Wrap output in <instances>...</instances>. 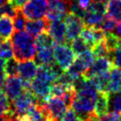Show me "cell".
<instances>
[{
  "instance_id": "74e56055",
  "label": "cell",
  "mask_w": 121,
  "mask_h": 121,
  "mask_svg": "<svg viewBox=\"0 0 121 121\" xmlns=\"http://www.w3.org/2000/svg\"><path fill=\"white\" fill-rule=\"evenodd\" d=\"M4 63H5V60L0 58V75L5 73V71H4Z\"/></svg>"
},
{
  "instance_id": "f546056e",
  "label": "cell",
  "mask_w": 121,
  "mask_h": 121,
  "mask_svg": "<svg viewBox=\"0 0 121 121\" xmlns=\"http://www.w3.org/2000/svg\"><path fill=\"white\" fill-rule=\"evenodd\" d=\"M91 50L95 54V58H99V57H107L108 58L109 53H110V50L107 48L103 40L95 44Z\"/></svg>"
},
{
  "instance_id": "8d00e7d4",
  "label": "cell",
  "mask_w": 121,
  "mask_h": 121,
  "mask_svg": "<svg viewBox=\"0 0 121 121\" xmlns=\"http://www.w3.org/2000/svg\"><path fill=\"white\" fill-rule=\"evenodd\" d=\"M92 1H93V0H78V3H79L80 6L86 10L87 8V6L91 4Z\"/></svg>"
},
{
  "instance_id": "836d02e7",
  "label": "cell",
  "mask_w": 121,
  "mask_h": 121,
  "mask_svg": "<svg viewBox=\"0 0 121 121\" xmlns=\"http://www.w3.org/2000/svg\"><path fill=\"white\" fill-rule=\"evenodd\" d=\"M98 121H119V114L108 112L99 117Z\"/></svg>"
},
{
  "instance_id": "7402d4cb",
  "label": "cell",
  "mask_w": 121,
  "mask_h": 121,
  "mask_svg": "<svg viewBox=\"0 0 121 121\" xmlns=\"http://www.w3.org/2000/svg\"><path fill=\"white\" fill-rule=\"evenodd\" d=\"M108 112L121 113V91L108 93Z\"/></svg>"
},
{
  "instance_id": "9c48e42d",
  "label": "cell",
  "mask_w": 121,
  "mask_h": 121,
  "mask_svg": "<svg viewBox=\"0 0 121 121\" xmlns=\"http://www.w3.org/2000/svg\"><path fill=\"white\" fill-rule=\"evenodd\" d=\"M3 90L5 93V95H7L9 100L11 102L13 101L24 90L22 79L18 76H7Z\"/></svg>"
},
{
  "instance_id": "ab89813d",
  "label": "cell",
  "mask_w": 121,
  "mask_h": 121,
  "mask_svg": "<svg viewBox=\"0 0 121 121\" xmlns=\"http://www.w3.org/2000/svg\"><path fill=\"white\" fill-rule=\"evenodd\" d=\"M8 0H0V5H2V4H4V3H6Z\"/></svg>"
},
{
  "instance_id": "1f68e13d",
  "label": "cell",
  "mask_w": 121,
  "mask_h": 121,
  "mask_svg": "<svg viewBox=\"0 0 121 121\" xmlns=\"http://www.w3.org/2000/svg\"><path fill=\"white\" fill-rule=\"evenodd\" d=\"M116 25H117V22L114 20L105 15L98 28L103 30L104 32H113L116 28Z\"/></svg>"
},
{
  "instance_id": "cb8c5ba5",
  "label": "cell",
  "mask_w": 121,
  "mask_h": 121,
  "mask_svg": "<svg viewBox=\"0 0 121 121\" xmlns=\"http://www.w3.org/2000/svg\"><path fill=\"white\" fill-rule=\"evenodd\" d=\"M69 46L71 47V49L73 50V52L75 53V54H80V53L86 52V50L91 49V47L87 45V43L83 38H76L75 39H73L72 41L69 43Z\"/></svg>"
},
{
  "instance_id": "8fae6325",
  "label": "cell",
  "mask_w": 121,
  "mask_h": 121,
  "mask_svg": "<svg viewBox=\"0 0 121 121\" xmlns=\"http://www.w3.org/2000/svg\"><path fill=\"white\" fill-rule=\"evenodd\" d=\"M113 67V64L107 57H99L97 60H95V61L92 63L89 69L86 70V72L84 74V76L89 78L91 77H94L95 75H99L104 72L110 71L111 68Z\"/></svg>"
},
{
  "instance_id": "ba28073f",
  "label": "cell",
  "mask_w": 121,
  "mask_h": 121,
  "mask_svg": "<svg viewBox=\"0 0 121 121\" xmlns=\"http://www.w3.org/2000/svg\"><path fill=\"white\" fill-rule=\"evenodd\" d=\"M69 0H53L50 2L46 12V18L51 21L62 20L69 13Z\"/></svg>"
},
{
  "instance_id": "6da1fadb",
  "label": "cell",
  "mask_w": 121,
  "mask_h": 121,
  "mask_svg": "<svg viewBox=\"0 0 121 121\" xmlns=\"http://www.w3.org/2000/svg\"><path fill=\"white\" fill-rule=\"evenodd\" d=\"M97 92V89L91 83L89 78L87 84L82 89L76 92L71 108L75 110L80 121L98 120V117L96 116L95 111Z\"/></svg>"
},
{
  "instance_id": "7c38bea8",
  "label": "cell",
  "mask_w": 121,
  "mask_h": 121,
  "mask_svg": "<svg viewBox=\"0 0 121 121\" xmlns=\"http://www.w3.org/2000/svg\"><path fill=\"white\" fill-rule=\"evenodd\" d=\"M80 37L86 42L87 45H89L92 49V47L95 44L104 40L105 32L99 28L85 26L81 34H80Z\"/></svg>"
},
{
  "instance_id": "603a6c76",
  "label": "cell",
  "mask_w": 121,
  "mask_h": 121,
  "mask_svg": "<svg viewBox=\"0 0 121 121\" xmlns=\"http://www.w3.org/2000/svg\"><path fill=\"white\" fill-rule=\"evenodd\" d=\"M35 43L37 46V50L41 48H46V47H53L55 45V42L52 38V36L48 33V31H44L36 37Z\"/></svg>"
},
{
  "instance_id": "d6a6232c",
  "label": "cell",
  "mask_w": 121,
  "mask_h": 121,
  "mask_svg": "<svg viewBox=\"0 0 121 121\" xmlns=\"http://www.w3.org/2000/svg\"><path fill=\"white\" fill-rule=\"evenodd\" d=\"M60 121H80L78 116L77 115L75 110L73 109H69L63 114V116L60 118Z\"/></svg>"
},
{
  "instance_id": "4316f807",
  "label": "cell",
  "mask_w": 121,
  "mask_h": 121,
  "mask_svg": "<svg viewBox=\"0 0 121 121\" xmlns=\"http://www.w3.org/2000/svg\"><path fill=\"white\" fill-rule=\"evenodd\" d=\"M0 58L4 60L13 58V50L12 43L8 39L3 40V42L0 44Z\"/></svg>"
},
{
  "instance_id": "60d3db41",
  "label": "cell",
  "mask_w": 121,
  "mask_h": 121,
  "mask_svg": "<svg viewBox=\"0 0 121 121\" xmlns=\"http://www.w3.org/2000/svg\"><path fill=\"white\" fill-rule=\"evenodd\" d=\"M98 1H102V2H105V3H107V1H110V0H98Z\"/></svg>"
},
{
  "instance_id": "3957f363",
  "label": "cell",
  "mask_w": 121,
  "mask_h": 121,
  "mask_svg": "<svg viewBox=\"0 0 121 121\" xmlns=\"http://www.w3.org/2000/svg\"><path fill=\"white\" fill-rule=\"evenodd\" d=\"M38 103V100L33 95V93L30 90L24 89L22 93L17 98L11 102L12 111L9 115H12V114L18 115V116L25 115L30 111V110L33 106Z\"/></svg>"
},
{
  "instance_id": "44dd1931",
  "label": "cell",
  "mask_w": 121,
  "mask_h": 121,
  "mask_svg": "<svg viewBox=\"0 0 121 121\" xmlns=\"http://www.w3.org/2000/svg\"><path fill=\"white\" fill-rule=\"evenodd\" d=\"M89 80L94 85V86L97 89V91L107 92V87L110 81V71L91 77L89 78Z\"/></svg>"
},
{
  "instance_id": "9a60e30c",
  "label": "cell",
  "mask_w": 121,
  "mask_h": 121,
  "mask_svg": "<svg viewBox=\"0 0 121 121\" xmlns=\"http://www.w3.org/2000/svg\"><path fill=\"white\" fill-rule=\"evenodd\" d=\"M36 63L39 65H52L55 62L53 55V47H46L37 50L35 56Z\"/></svg>"
},
{
  "instance_id": "ac0fdd59",
  "label": "cell",
  "mask_w": 121,
  "mask_h": 121,
  "mask_svg": "<svg viewBox=\"0 0 121 121\" xmlns=\"http://www.w3.org/2000/svg\"><path fill=\"white\" fill-rule=\"evenodd\" d=\"M95 111L98 117L108 113V93L107 92H103V91L97 92Z\"/></svg>"
},
{
  "instance_id": "484cf974",
  "label": "cell",
  "mask_w": 121,
  "mask_h": 121,
  "mask_svg": "<svg viewBox=\"0 0 121 121\" xmlns=\"http://www.w3.org/2000/svg\"><path fill=\"white\" fill-rule=\"evenodd\" d=\"M12 111L11 101L5 95L3 89L0 88V116L9 115Z\"/></svg>"
},
{
  "instance_id": "5bb4252c",
  "label": "cell",
  "mask_w": 121,
  "mask_h": 121,
  "mask_svg": "<svg viewBox=\"0 0 121 121\" xmlns=\"http://www.w3.org/2000/svg\"><path fill=\"white\" fill-rule=\"evenodd\" d=\"M38 66L33 60H28L20 61L19 63V75L22 79L31 82L34 79L37 73Z\"/></svg>"
},
{
  "instance_id": "e0dca14e",
  "label": "cell",
  "mask_w": 121,
  "mask_h": 121,
  "mask_svg": "<svg viewBox=\"0 0 121 121\" xmlns=\"http://www.w3.org/2000/svg\"><path fill=\"white\" fill-rule=\"evenodd\" d=\"M14 26L11 16L1 15L0 16V37L4 40L9 39L13 34Z\"/></svg>"
},
{
  "instance_id": "d6986e66",
  "label": "cell",
  "mask_w": 121,
  "mask_h": 121,
  "mask_svg": "<svg viewBox=\"0 0 121 121\" xmlns=\"http://www.w3.org/2000/svg\"><path fill=\"white\" fill-rule=\"evenodd\" d=\"M106 15L116 22H121V0H110L106 5Z\"/></svg>"
},
{
  "instance_id": "5b68a950",
  "label": "cell",
  "mask_w": 121,
  "mask_h": 121,
  "mask_svg": "<svg viewBox=\"0 0 121 121\" xmlns=\"http://www.w3.org/2000/svg\"><path fill=\"white\" fill-rule=\"evenodd\" d=\"M48 9L46 0H29L22 7L27 19L38 20L44 18Z\"/></svg>"
},
{
  "instance_id": "f1b7e54d",
  "label": "cell",
  "mask_w": 121,
  "mask_h": 121,
  "mask_svg": "<svg viewBox=\"0 0 121 121\" xmlns=\"http://www.w3.org/2000/svg\"><path fill=\"white\" fill-rule=\"evenodd\" d=\"M4 71L6 76H18L19 75V64L16 59L11 58L6 60L4 63Z\"/></svg>"
},
{
  "instance_id": "4dcf8cb0",
  "label": "cell",
  "mask_w": 121,
  "mask_h": 121,
  "mask_svg": "<svg viewBox=\"0 0 121 121\" xmlns=\"http://www.w3.org/2000/svg\"><path fill=\"white\" fill-rule=\"evenodd\" d=\"M108 58L111 61L113 66L121 68V44L114 50L110 51Z\"/></svg>"
},
{
  "instance_id": "2e32d148",
  "label": "cell",
  "mask_w": 121,
  "mask_h": 121,
  "mask_svg": "<svg viewBox=\"0 0 121 121\" xmlns=\"http://www.w3.org/2000/svg\"><path fill=\"white\" fill-rule=\"evenodd\" d=\"M121 91V68L113 66L110 72V81L107 93H116Z\"/></svg>"
},
{
  "instance_id": "8992f818",
  "label": "cell",
  "mask_w": 121,
  "mask_h": 121,
  "mask_svg": "<svg viewBox=\"0 0 121 121\" xmlns=\"http://www.w3.org/2000/svg\"><path fill=\"white\" fill-rule=\"evenodd\" d=\"M63 20L66 24V38L69 45L70 41L81 34L82 30L85 28V24L81 18L72 13H68V14L65 16Z\"/></svg>"
},
{
  "instance_id": "7a4b0ae2",
  "label": "cell",
  "mask_w": 121,
  "mask_h": 121,
  "mask_svg": "<svg viewBox=\"0 0 121 121\" xmlns=\"http://www.w3.org/2000/svg\"><path fill=\"white\" fill-rule=\"evenodd\" d=\"M13 56L18 61L33 60L37 53L35 39L27 32L16 31L12 35Z\"/></svg>"
},
{
  "instance_id": "b9f144b4",
  "label": "cell",
  "mask_w": 121,
  "mask_h": 121,
  "mask_svg": "<svg viewBox=\"0 0 121 121\" xmlns=\"http://www.w3.org/2000/svg\"><path fill=\"white\" fill-rule=\"evenodd\" d=\"M3 40H4V39H3V38H2L1 37H0V44H1L2 42H3Z\"/></svg>"
},
{
  "instance_id": "d4e9b609",
  "label": "cell",
  "mask_w": 121,
  "mask_h": 121,
  "mask_svg": "<svg viewBox=\"0 0 121 121\" xmlns=\"http://www.w3.org/2000/svg\"><path fill=\"white\" fill-rule=\"evenodd\" d=\"M13 26L16 31H23L25 30V26L27 23V18L22 11V8H17L14 17L13 18Z\"/></svg>"
},
{
  "instance_id": "4fadbf2b",
  "label": "cell",
  "mask_w": 121,
  "mask_h": 121,
  "mask_svg": "<svg viewBox=\"0 0 121 121\" xmlns=\"http://www.w3.org/2000/svg\"><path fill=\"white\" fill-rule=\"evenodd\" d=\"M49 23L50 21L47 20L46 17L38 20H30L29 22H27L25 30L27 33H29L33 38H36L42 32L47 31Z\"/></svg>"
},
{
  "instance_id": "f35d334b",
  "label": "cell",
  "mask_w": 121,
  "mask_h": 121,
  "mask_svg": "<svg viewBox=\"0 0 121 121\" xmlns=\"http://www.w3.org/2000/svg\"><path fill=\"white\" fill-rule=\"evenodd\" d=\"M0 121H12L10 116H0Z\"/></svg>"
},
{
  "instance_id": "ee69618b",
  "label": "cell",
  "mask_w": 121,
  "mask_h": 121,
  "mask_svg": "<svg viewBox=\"0 0 121 121\" xmlns=\"http://www.w3.org/2000/svg\"><path fill=\"white\" fill-rule=\"evenodd\" d=\"M46 1H49V2H51V1H53V0H46Z\"/></svg>"
},
{
  "instance_id": "7bdbcfd3",
  "label": "cell",
  "mask_w": 121,
  "mask_h": 121,
  "mask_svg": "<svg viewBox=\"0 0 121 121\" xmlns=\"http://www.w3.org/2000/svg\"><path fill=\"white\" fill-rule=\"evenodd\" d=\"M119 121H121V113H120V116H119Z\"/></svg>"
},
{
  "instance_id": "ffe728a7",
  "label": "cell",
  "mask_w": 121,
  "mask_h": 121,
  "mask_svg": "<svg viewBox=\"0 0 121 121\" xmlns=\"http://www.w3.org/2000/svg\"><path fill=\"white\" fill-rule=\"evenodd\" d=\"M104 16H105V14H102L100 13L86 10L85 14L82 18V21H83L85 26L98 28L99 25L102 22V21L104 18Z\"/></svg>"
},
{
  "instance_id": "83f0119b",
  "label": "cell",
  "mask_w": 121,
  "mask_h": 121,
  "mask_svg": "<svg viewBox=\"0 0 121 121\" xmlns=\"http://www.w3.org/2000/svg\"><path fill=\"white\" fill-rule=\"evenodd\" d=\"M103 41L105 43L107 48L110 51L114 50L121 44V39L117 38L113 32H105V38Z\"/></svg>"
},
{
  "instance_id": "e575fe53",
  "label": "cell",
  "mask_w": 121,
  "mask_h": 121,
  "mask_svg": "<svg viewBox=\"0 0 121 121\" xmlns=\"http://www.w3.org/2000/svg\"><path fill=\"white\" fill-rule=\"evenodd\" d=\"M8 1H9L14 7L22 8L29 0H8Z\"/></svg>"
},
{
  "instance_id": "d590c367",
  "label": "cell",
  "mask_w": 121,
  "mask_h": 121,
  "mask_svg": "<svg viewBox=\"0 0 121 121\" xmlns=\"http://www.w3.org/2000/svg\"><path fill=\"white\" fill-rule=\"evenodd\" d=\"M113 33L117 36V38H119L121 39V22H118V24L116 25V28H115V30H114Z\"/></svg>"
},
{
  "instance_id": "30bf717a",
  "label": "cell",
  "mask_w": 121,
  "mask_h": 121,
  "mask_svg": "<svg viewBox=\"0 0 121 121\" xmlns=\"http://www.w3.org/2000/svg\"><path fill=\"white\" fill-rule=\"evenodd\" d=\"M47 31L52 36L55 43L69 45L66 38V24L61 20L51 21Z\"/></svg>"
},
{
  "instance_id": "277c9868",
  "label": "cell",
  "mask_w": 121,
  "mask_h": 121,
  "mask_svg": "<svg viewBox=\"0 0 121 121\" xmlns=\"http://www.w3.org/2000/svg\"><path fill=\"white\" fill-rule=\"evenodd\" d=\"M53 55L56 63L62 70H67L75 60V53L69 45L57 44L53 46Z\"/></svg>"
},
{
  "instance_id": "52a82bcc",
  "label": "cell",
  "mask_w": 121,
  "mask_h": 121,
  "mask_svg": "<svg viewBox=\"0 0 121 121\" xmlns=\"http://www.w3.org/2000/svg\"><path fill=\"white\" fill-rule=\"evenodd\" d=\"M53 84L35 77L30 83V91L38 100V104L45 103L51 96V88Z\"/></svg>"
}]
</instances>
